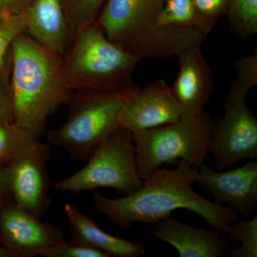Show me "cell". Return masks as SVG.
Returning <instances> with one entry per match:
<instances>
[{
	"mask_svg": "<svg viewBox=\"0 0 257 257\" xmlns=\"http://www.w3.org/2000/svg\"><path fill=\"white\" fill-rule=\"evenodd\" d=\"M236 79L234 82L249 91L257 84V52L243 56L233 64Z\"/></svg>",
	"mask_w": 257,
	"mask_h": 257,
	"instance_id": "obj_24",
	"label": "cell"
},
{
	"mask_svg": "<svg viewBox=\"0 0 257 257\" xmlns=\"http://www.w3.org/2000/svg\"><path fill=\"white\" fill-rule=\"evenodd\" d=\"M150 233L172 245L181 257H221L227 248L220 232L198 229L170 218L152 224Z\"/></svg>",
	"mask_w": 257,
	"mask_h": 257,
	"instance_id": "obj_15",
	"label": "cell"
},
{
	"mask_svg": "<svg viewBox=\"0 0 257 257\" xmlns=\"http://www.w3.org/2000/svg\"><path fill=\"white\" fill-rule=\"evenodd\" d=\"M157 23L160 28L193 29L207 36L215 26V23L199 14L194 0H165Z\"/></svg>",
	"mask_w": 257,
	"mask_h": 257,
	"instance_id": "obj_17",
	"label": "cell"
},
{
	"mask_svg": "<svg viewBox=\"0 0 257 257\" xmlns=\"http://www.w3.org/2000/svg\"><path fill=\"white\" fill-rule=\"evenodd\" d=\"M49 156V145L36 139L6 167L13 201L40 218L50 205Z\"/></svg>",
	"mask_w": 257,
	"mask_h": 257,
	"instance_id": "obj_9",
	"label": "cell"
},
{
	"mask_svg": "<svg viewBox=\"0 0 257 257\" xmlns=\"http://www.w3.org/2000/svg\"><path fill=\"white\" fill-rule=\"evenodd\" d=\"M182 119L178 102L170 87L157 79L141 89L127 88L119 116L120 128L134 133Z\"/></svg>",
	"mask_w": 257,
	"mask_h": 257,
	"instance_id": "obj_11",
	"label": "cell"
},
{
	"mask_svg": "<svg viewBox=\"0 0 257 257\" xmlns=\"http://www.w3.org/2000/svg\"><path fill=\"white\" fill-rule=\"evenodd\" d=\"M0 257H12L10 251L2 245H0Z\"/></svg>",
	"mask_w": 257,
	"mask_h": 257,
	"instance_id": "obj_29",
	"label": "cell"
},
{
	"mask_svg": "<svg viewBox=\"0 0 257 257\" xmlns=\"http://www.w3.org/2000/svg\"><path fill=\"white\" fill-rule=\"evenodd\" d=\"M25 30L23 13L18 16L0 18V71L5 68L7 53L12 44Z\"/></svg>",
	"mask_w": 257,
	"mask_h": 257,
	"instance_id": "obj_23",
	"label": "cell"
},
{
	"mask_svg": "<svg viewBox=\"0 0 257 257\" xmlns=\"http://www.w3.org/2000/svg\"><path fill=\"white\" fill-rule=\"evenodd\" d=\"M194 3L199 14L216 23L227 13L231 0H194Z\"/></svg>",
	"mask_w": 257,
	"mask_h": 257,
	"instance_id": "obj_25",
	"label": "cell"
},
{
	"mask_svg": "<svg viewBox=\"0 0 257 257\" xmlns=\"http://www.w3.org/2000/svg\"><path fill=\"white\" fill-rule=\"evenodd\" d=\"M231 32L241 39L257 33V0H231L227 13Z\"/></svg>",
	"mask_w": 257,
	"mask_h": 257,
	"instance_id": "obj_18",
	"label": "cell"
},
{
	"mask_svg": "<svg viewBox=\"0 0 257 257\" xmlns=\"http://www.w3.org/2000/svg\"><path fill=\"white\" fill-rule=\"evenodd\" d=\"M165 0H107L96 24L111 42L143 58L170 60L202 47L207 35L193 29L160 28Z\"/></svg>",
	"mask_w": 257,
	"mask_h": 257,
	"instance_id": "obj_3",
	"label": "cell"
},
{
	"mask_svg": "<svg viewBox=\"0 0 257 257\" xmlns=\"http://www.w3.org/2000/svg\"><path fill=\"white\" fill-rule=\"evenodd\" d=\"M197 183L238 215L248 218L257 208V163L248 162L234 170H214L203 163Z\"/></svg>",
	"mask_w": 257,
	"mask_h": 257,
	"instance_id": "obj_12",
	"label": "cell"
},
{
	"mask_svg": "<svg viewBox=\"0 0 257 257\" xmlns=\"http://www.w3.org/2000/svg\"><path fill=\"white\" fill-rule=\"evenodd\" d=\"M40 219L10 201L0 211V245L12 257H32L65 241L60 229Z\"/></svg>",
	"mask_w": 257,
	"mask_h": 257,
	"instance_id": "obj_10",
	"label": "cell"
},
{
	"mask_svg": "<svg viewBox=\"0 0 257 257\" xmlns=\"http://www.w3.org/2000/svg\"><path fill=\"white\" fill-rule=\"evenodd\" d=\"M226 234L241 242L238 248L231 250V257L257 256V216L243 219L230 225Z\"/></svg>",
	"mask_w": 257,
	"mask_h": 257,
	"instance_id": "obj_21",
	"label": "cell"
},
{
	"mask_svg": "<svg viewBox=\"0 0 257 257\" xmlns=\"http://www.w3.org/2000/svg\"><path fill=\"white\" fill-rule=\"evenodd\" d=\"M60 2L68 24L70 41L79 29L96 23L105 3V0H60Z\"/></svg>",
	"mask_w": 257,
	"mask_h": 257,
	"instance_id": "obj_19",
	"label": "cell"
},
{
	"mask_svg": "<svg viewBox=\"0 0 257 257\" xmlns=\"http://www.w3.org/2000/svg\"><path fill=\"white\" fill-rule=\"evenodd\" d=\"M43 257H109L104 251L92 247L87 243L75 239L62 242L47 248Z\"/></svg>",
	"mask_w": 257,
	"mask_h": 257,
	"instance_id": "obj_22",
	"label": "cell"
},
{
	"mask_svg": "<svg viewBox=\"0 0 257 257\" xmlns=\"http://www.w3.org/2000/svg\"><path fill=\"white\" fill-rule=\"evenodd\" d=\"M31 0H0V18L23 14Z\"/></svg>",
	"mask_w": 257,
	"mask_h": 257,
	"instance_id": "obj_27",
	"label": "cell"
},
{
	"mask_svg": "<svg viewBox=\"0 0 257 257\" xmlns=\"http://www.w3.org/2000/svg\"><path fill=\"white\" fill-rule=\"evenodd\" d=\"M64 209L73 239L101 250L109 256L138 257L145 254V248L141 243L108 234L72 204H66Z\"/></svg>",
	"mask_w": 257,
	"mask_h": 257,
	"instance_id": "obj_16",
	"label": "cell"
},
{
	"mask_svg": "<svg viewBox=\"0 0 257 257\" xmlns=\"http://www.w3.org/2000/svg\"><path fill=\"white\" fill-rule=\"evenodd\" d=\"M201 47L190 49L177 57L178 74L170 88L180 107L182 119L204 114L214 87L212 72Z\"/></svg>",
	"mask_w": 257,
	"mask_h": 257,
	"instance_id": "obj_13",
	"label": "cell"
},
{
	"mask_svg": "<svg viewBox=\"0 0 257 257\" xmlns=\"http://www.w3.org/2000/svg\"><path fill=\"white\" fill-rule=\"evenodd\" d=\"M248 91L231 83L224 116L212 124L210 154L216 170H227L238 162L257 157V119L248 109Z\"/></svg>",
	"mask_w": 257,
	"mask_h": 257,
	"instance_id": "obj_8",
	"label": "cell"
},
{
	"mask_svg": "<svg viewBox=\"0 0 257 257\" xmlns=\"http://www.w3.org/2000/svg\"><path fill=\"white\" fill-rule=\"evenodd\" d=\"M23 18L27 35L47 50L64 55L70 37L60 0H31Z\"/></svg>",
	"mask_w": 257,
	"mask_h": 257,
	"instance_id": "obj_14",
	"label": "cell"
},
{
	"mask_svg": "<svg viewBox=\"0 0 257 257\" xmlns=\"http://www.w3.org/2000/svg\"><path fill=\"white\" fill-rule=\"evenodd\" d=\"M38 139L15 123L0 121V167H7L29 144Z\"/></svg>",
	"mask_w": 257,
	"mask_h": 257,
	"instance_id": "obj_20",
	"label": "cell"
},
{
	"mask_svg": "<svg viewBox=\"0 0 257 257\" xmlns=\"http://www.w3.org/2000/svg\"><path fill=\"white\" fill-rule=\"evenodd\" d=\"M143 59L111 42L94 23L74 34L62 57V72L72 92H119L133 86Z\"/></svg>",
	"mask_w": 257,
	"mask_h": 257,
	"instance_id": "obj_4",
	"label": "cell"
},
{
	"mask_svg": "<svg viewBox=\"0 0 257 257\" xmlns=\"http://www.w3.org/2000/svg\"><path fill=\"white\" fill-rule=\"evenodd\" d=\"M14 123L40 139L50 116L72 94L64 79L62 56L39 45L24 32L10 47Z\"/></svg>",
	"mask_w": 257,
	"mask_h": 257,
	"instance_id": "obj_2",
	"label": "cell"
},
{
	"mask_svg": "<svg viewBox=\"0 0 257 257\" xmlns=\"http://www.w3.org/2000/svg\"><path fill=\"white\" fill-rule=\"evenodd\" d=\"M143 183L133 134L119 128L96 147L82 169L54 184V189L81 193L110 188L126 196L138 191Z\"/></svg>",
	"mask_w": 257,
	"mask_h": 257,
	"instance_id": "obj_7",
	"label": "cell"
},
{
	"mask_svg": "<svg viewBox=\"0 0 257 257\" xmlns=\"http://www.w3.org/2000/svg\"><path fill=\"white\" fill-rule=\"evenodd\" d=\"M72 92L67 119L47 135L51 145L65 150L72 158L87 161L96 147L120 128L119 116L126 90Z\"/></svg>",
	"mask_w": 257,
	"mask_h": 257,
	"instance_id": "obj_5",
	"label": "cell"
},
{
	"mask_svg": "<svg viewBox=\"0 0 257 257\" xmlns=\"http://www.w3.org/2000/svg\"><path fill=\"white\" fill-rule=\"evenodd\" d=\"M11 199L8 171L6 167H0V211Z\"/></svg>",
	"mask_w": 257,
	"mask_h": 257,
	"instance_id": "obj_28",
	"label": "cell"
},
{
	"mask_svg": "<svg viewBox=\"0 0 257 257\" xmlns=\"http://www.w3.org/2000/svg\"><path fill=\"white\" fill-rule=\"evenodd\" d=\"M199 177L198 168L181 160L175 169H157L136 192L117 199L92 194L96 210L122 229L134 224H155L170 218L177 209H187L204 219L211 229L226 233L239 215L227 207L208 200L192 188Z\"/></svg>",
	"mask_w": 257,
	"mask_h": 257,
	"instance_id": "obj_1",
	"label": "cell"
},
{
	"mask_svg": "<svg viewBox=\"0 0 257 257\" xmlns=\"http://www.w3.org/2000/svg\"><path fill=\"white\" fill-rule=\"evenodd\" d=\"M212 124L204 112L192 119L132 133L143 180L174 161H185L196 168L204 163L210 153Z\"/></svg>",
	"mask_w": 257,
	"mask_h": 257,
	"instance_id": "obj_6",
	"label": "cell"
},
{
	"mask_svg": "<svg viewBox=\"0 0 257 257\" xmlns=\"http://www.w3.org/2000/svg\"><path fill=\"white\" fill-rule=\"evenodd\" d=\"M5 69V68H4ZM0 71V121L14 123L13 96L10 84L3 83V70Z\"/></svg>",
	"mask_w": 257,
	"mask_h": 257,
	"instance_id": "obj_26",
	"label": "cell"
}]
</instances>
